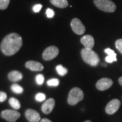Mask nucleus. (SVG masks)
<instances>
[{
    "instance_id": "obj_1",
    "label": "nucleus",
    "mask_w": 122,
    "mask_h": 122,
    "mask_svg": "<svg viewBox=\"0 0 122 122\" xmlns=\"http://www.w3.org/2000/svg\"><path fill=\"white\" fill-rule=\"evenodd\" d=\"M22 38L16 33H11L4 37L1 44V50L5 56L15 54L22 48Z\"/></svg>"
},
{
    "instance_id": "obj_2",
    "label": "nucleus",
    "mask_w": 122,
    "mask_h": 122,
    "mask_svg": "<svg viewBox=\"0 0 122 122\" xmlns=\"http://www.w3.org/2000/svg\"><path fill=\"white\" fill-rule=\"evenodd\" d=\"M81 56L85 63L91 66H96L100 62L98 54L92 49L84 48L81 51Z\"/></svg>"
},
{
    "instance_id": "obj_3",
    "label": "nucleus",
    "mask_w": 122,
    "mask_h": 122,
    "mask_svg": "<svg viewBox=\"0 0 122 122\" xmlns=\"http://www.w3.org/2000/svg\"><path fill=\"white\" fill-rule=\"evenodd\" d=\"M84 94L83 91L80 88L77 87L73 88L70 91L68 94L67 102L70 105H75L79 102L83 100Z\"/></svg>"
},
{
    "instance_id": "obj_4",
    "label": "nucleus",
    "mask_w": 122,
    "mask_h": 122,
    "mask_svg": "<svg viewBox=\"0 0 122 122\" xmlns=\"http://www.w3.org/2000/svg\"><path fill=\"white\" fill-rule=\"evenodd\" d=\"M94 4L98 9L106 13H113L117 9L115 4L110 0H94Z\"/></svg>"
},
{
    "instance_id": "obj_5",
    "label": "nucleus",
    "mask_w": 122,
    "mask_h": 122,
    "mask_svg": "<svg viewBox=\"0 0 122 122\" xmlns=\"http://www.w3.org/2000/svg\"><path fill=\"white\" fill-rule=\"evenodd\" d=\"M1 117L9 122H14L20 117V114L18 111L13 110H5L1 114Z\"/></svg>"
},
{
    "instance_id": "obj_6",
    "label": "nucleus",
    "mask_w": 122,
    "mask_h": 122,
    "mask_svg": "<svg viewBox=\"0 0 122 122\" xmlns=\"http://www.w3.org/2000/svg\"><path fill=\"white\" fill-rule=\"evenodd\" d=\"M58 54V48L56 46H50L44 50L42 58L45 61H50L57 57Z\"/></svg>"
},
{
    "instance_id": "obj_7",
    "label": "nucleus",
    "mask_w": 122,
    "mask_h": 122,
    "mask_svg": "<svg viewBox=\"0 0 122 122\" xmlns=\"http://www.w3.org/2000/svg\"><path fill=\"white\" fill-rule=\"evenodd\" d=\"M71 27L73 31L77 35H83L85 32V27L78 18H74L71 20Z\"/></svg>"
},
{
    "instance_id": "obj_8",
    "label": "nucleus",
    "mask_w": 122,
    "mask_h": 122,
    "mask_svg": "<svg viewBox=\"0 0 122 122\" xmlns=\"http://www.w3.org/2000/svg\"><path fill=\"white\" fill-rule=\"evenodd\" d=\"M120 106V101L118 99H113L107 103L105 108V111L109 115L115 114Z\"/></svg>"
},
{
    "instance_id": "obj_9",
    "label": "nucleus",
    "mask_w": 122,
    "mask_h": 122,
    "mask_svg": "<svg viewBox=\"0 0 122 122\" xmlns=\"http://www.w3.org/2000/svg\"><path fill=\"white\" fill-rule=\"evenodd\" d=\"M112 84H113V81L111 79L103 77L97 82L96 86L99 91H103L110 88Z\"/></svg>"
},
{
    "instance_id": "obj_10",
    "label": "nucleus",
    "mask_w": 122,
    "mask_h": 122,
    "mask_svg": "<svg viewBox=\"0 0 122 122\" xmlns=\"http://www.w3.org/2000/svg\"><path fill=\"white\" fill-rule=\"evenodd\" d=\"M25 115L30 122H39L40 120V115L37 111L33 109H27L25 111Z\"/></svg>"
},
{
    "instance_id": "obj_11",
    "label": "nucleus",
    "mask_w": 122,
    "mask_h": 122,
    "mask_svg": "<svg viewBox=\"0 0 122 122\" xmlns=\"http://www.w3.org/2000/svg\"><path fill=\"white\" fill-rule=\"evenodd\" d=\"M80 42L84 46L85 48L88 49H92L94 46V40L92 36L86 35L83 36L81 38Z\"/></svg>"
},
{
    "instance_id": "obj_12",
    "label": "nucleus",
    "mask_w": 122,
    "mask_h": 122,
    "mask_svg": "<svg viewBox=\"0 0 122 122\" xmlns=\"http://www.w3.org/2000/svg\"><path fill=\"white\" fill-rule=\"evenodd\" d=\"M55 106V100L54 98H49L42 106V111L46 114H50L53 111Z\"/></svg>"
},
{
    "instance_id": "obj_13",
    "label": "nucleus",
    "mask_w": 122,
    "mask_h": 122,
    "mask_svg": "<svg viewBox=\"0 0 122 122\" xmlns=\"http://www.w3.org/2000/svg\"><path fill=\"white\" fill-rule=\"evenodd\" d=\"M25 67L32 71H41L44 69V66L40 62L34 61H30L25 64Z\"/></svg>"
},
{
    "instance_id": "obj_14",
    "label": "nucleus",
    "mask_w": 122,
    "mask_h": 122,
    "mask_svg": "<svg viewBox=\"0 0 122 122\" xmlns=\"http://www.w3.org/2000/svg\"><path fill=\"white\" fill-rule=\"evenodd\" d=\"M105 52L107 54V56L105 58V61L107 63H111L113 62L117 61V54L114 50H111L110 48H107L105 50Z\"/></svg>"
},
{
    "instance_id": "obj_15",
    "label": "nucleus",
    "mask_w": 122,
    "mask_h": 122,
    "mask_svg": "<svg viewBox=\"0 0 122 122\" xmlns=\"http://www.w3.org/2000/svg\"><path fill=\"white\" fill-rule=\"evenodd\" d=\"M22 78V74L18 71H12L8 74V79L11 81H18Z\"/></svg>"
},
{
    "instance_id": "obj_16",
    "label": "nucleus",
    "mask_w": 122,
    "mask_h": 122,
    "mask_svg": "<svg viewBox=\"0 0 122 122\" xmlns=\"http://www.w3.org/2000/svg\"><path fill=\"white\" fill-rule=\"evenodd\" d=\"M50 2L53 5L61 9L66 8L68 5L67 0H50Z\"/></svg>"
},
{
    "instance_id": "obj_17",
    "label": "nucleus",
    "mask_w": 122,
    "mask_h": 122,
    "mask_svg": "<svg viewBox=\"0 0 122 122\" xmlns=\"http://www.w3.org/2000/svg\"><path fill=\"white\" fill-rule=\"evenodd\" d=\"M9 102L10 103V106L14 109L18 110L19 109L20 107V103L19 101V100L14 97H11L9 99Z\"/></svg>"
},
{
    "instance_id": "obj_18",
    "label": "nucleus",
    "mask_w": 122,
    "mask_h": 122,
    "mask_svg": "<svg viewBox=\"0 0 122 122\" xmlns=\"http://www.w3.org/2000/svg\"><path fill=\"white\" fill-rule=\"evenodd\" d=\"M56 70H57L58 74L60 76H65L67 74L68 70L66 68L64 67L62 65H59L56 67Z\"/></svg>"
},
{
    "instance_id": "obj_19",
    "label": "nucleus",
    "mask_w": 122,
    "mask_h": 122,
    "mask_svg": "<svg viewBox=\"0 0 122 122\" xmlns=\"http://www.w3.org/2000/svg\"><path fill=\"white\" fill-rule=\"evenodd\" d=\"M11 89L13 92L16 94H21L23 92V89L21 86L17 84H14L11 85Z\"/></svg>"
},
{
    "instance_id": "obj_20",
    "label": "nucleus",
    "mask_w": 122,
    "mask_h": 122,
    "mask_svg": "<svg viewBox=\"0 0 122 122\" xmlns=\"http://www.w3.org/2000/svg\"><path fill=\"white\" fill-rule=\"evenodd\" d=\"M59 84V80L58 79H51L47 81V84L50 86H58Z\"/></svg>"
},
{
    "instance_id": "obj_21",
    "label": "nucleus",
    "mask_w": 122,
    "mask_h": 122,
    "mask_svg": "<svg viewBox=\"0 0 122 122\" xmlns=\"http://www.w3.org/2000/svg\"><path fill=\"white\" fill-rule=\"evenodd\" d=\"M10 0H0V9L5 10L8 7Z\"/></svg>"
},
{
    "instance_id": "obj_22",
    "label": "nucleus",
    "mask_w": 122,
    "mask_h": 122,
    "mask_svg": "<svg viewBox=\"0 0 122 122\" xmlns=\"http://www.w3.org/2000/svg\"><path fill=\"white\" fill-rule=\"evenodd\" d=\"M44 81V76L42 74H39L36 76V82L38 85H42Z\"/></svg>"
},
{
    "instance_id": "obj_23",
    "label": "nucleus",
    "mask_w": 122,
    "mask_h": 122,
    "mask_svg": "<svg viewBox=\"0 0 122 122\" xmlns=\"http://www.w3.org/2000/svg\"><path fill=\"white\" fill-rule=\"evenodd\" d=\"M115 47L122 54V39L117 40L115 42Z\"/></svg>"
},
{
    "instance_id": "obj_24",
    "label": "nucleus",
    "mask_w": 122,
    "mask_h": 122,
    "mask_svg": "<svg viewBox=\"0 0 122 122\" xmlns=\"http://www.w3.org/2000/svg\"><path fill=\"white\" fill-rule=\"evenodd\" d=\"M35 98H36V100L37 101L42 102L45 100L46 96L44 93H37L36 94V97H35Z\"/></svg>"
},
{
    "instance_id": "obj_25",
    "label": "nucleus",
    "mask_w": 122,
    "mask_h": 122,
    "mask_svg": "<svg viewBox=\"0 0 122 122\" xmlns=\"http://www.w3.org/2000/svg\"><path fill=\"white\" fill-rule=\"evenodd\" d=\"M46 14L47 17L48 18H52L54 17L55 13L54 11H53V10L51 9H47L46 11Z\"/></svg>"
},
{
    "instance_id": "obj_26",
    "label": "nucleus",
    "mask_w": 122,
    "mask_h": 122,
    "mask_svg": "<svg viewBox=\"0 0 122 122\" xmlns=\"http://www.w3.org/2000/svg\"><path fill=\"white\" fill-rule=\"evenodd\" d=\"M7 99V94L4 92H0V102H4Z\"/></svg>"
},
{
    "instance_id": "obj_27",
    "label": "nucleus",
    "mask_w": 122,
    "mask_h": 122,
    "mask_svg": "<svg viewBox=\"0 0 122 122\" xmlns=\"http://www.w3.org/2000/svg\"><path fill=\"white\" fill-rule=\"evenodd\" d=\"M42 5L41 4H37L36 5H35L33 7V10L35 13H39L41 9H42Z\"/></svg>"
},
{
    "instance_id": "obj_28",
    "label": "nucleus",
    "mask_w": 122,
    "mask_h": 122,
    "mask_svg": "<svg viewBox=\"0 0 122 122\" xmlns=\"http://www.w3.org/2000/svg\"><path fill=\"white\" fill-rule=\"evenodd\" d=\"M40 122H51V120H50L49 119H48L44 118V119H42L41 120Z\"/></svg>"
},
{
    "instance_id": "obj_29",
    "label": "nucleus",
    "mask_w": 122,
    "mask_h": 122,
    "mask_svg": "<svg viewBox=\"0 0 122 122\" xmlns=\"http://www.w3.org/2000/svg\"><path fill=\"white\" fill-rule=\"evenodd\" d=\"M118 81H119V84L122 86V76L119 78Z\"/></svg>"
},
{
    "instance_id": "obj_30",
    "label": "nucleus",
    "mask_w": 122,
    "mask_h": 122,
    "mask_svg": "<svg viewBox=\"0 0 122 122\" xmlns=\"http://www.w3.org/2000/svg\"><path fill=\"white\" fill-rule=\"evenodd\" d=\"M84 122H92L90 121V120H86V121H85Z\"/></svg>"
}]
</instances>
